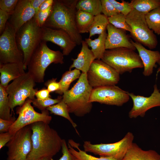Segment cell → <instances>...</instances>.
Here are the masks:
<instances>
[{
  "mask_svg": "<svg viewBox=\"0 0 160 160\" xmlns=\"http://www.w3.org/2000/svg\"><path fill=\"white\" fill-rule=\"evenodd\" d=\"M32 148L27 160L52 158L62 149L63 139L48 124L40 121L30 125Z\"/></svg>",
  "mask_w": 160,
  "mask_h": 160,
  "instance_id": "cell-1",
  "label": "cell"
},
{
  "mask_svg": "<svg viewBox=\"0 0 160 160\" xmlns=\"http://www.w3.org/2000/svg\"><path fill=\"white\" fill-rule=\"evenodd\" d=\"M78 1L54 0L51 13L44 26L64 31L77 45H80L83 40L76 21V5Z\"/></svg>",
  "mask_w": 160,
  "mask_h": 160,
  "instance_id": "cell-2",
  "label": "cell"
},
{
  "mask_svg": "<svg viewBox=\"0 0 160 160\" xmlns=\"http://www.w3.org/2000/svg\"><path fill=\"white\" fill-rule=\"evenodd\" d=\"M93 89L88 83L87 73H81L76 83L62 96L70 113L82 117L90 112L92 104L89 99Z\"/></svg>",
  "mask_w": 160,
  "mask_h": 160,
  "instance_id": "cell-3",
  "label": "cell"
},
{
  "mask_svg": "<svg viewBox=\"0 0 160 160\" xmlns=\"http://www.w3.org/2000/svg\"><path fill=\"white\" fill-rule=\"evenodd\" d=\"M64 56L62 52L51 49L46 42L41 41L30 58L27 65L28 72L36 83H43L47 67L52 63H63Z\"/></svg>",
  "mask_w": 160,
  "mask_h": 160,
  "instance_id": "cell-4",
  "label": "cell"
},
{
  "mask_svg": "<svg viewBox=\"0 0 160 160\" xmlns=\"http://www.w3.org/2000/svg\"><path fill=\"white\" fill-rule=\"evenodd\" d=\"M101 60L114 69L119 74L131 73L143 65L139 55L132 49L119 48L106 49Z\"/></svg>",
  "mask_w": 160,
  "mask_h": 160,
  "instance_id": "cell-5",
  "label": "cell"
},
{
  "mask_svg": "<svg viewBox=\"0 0 160 160\" xmlns=\"http://www.w3.org/2000/svg\"><path fill=\"white\" fill-rule=\"evenodd\" d=\"M42 28L34 17L24 24L16 32V39L19 49L23 53L25 70L30 58L41 41Z\"/></svg>",
  "mask_w": 160,
  "mask_h": 160,
  "instance_id": "cell-6",
  "label": "cell"
},
{
  "mask_svg": "<svg viewBox=\"0 0 160 160\" xmlns=\"http://www.w3.org/2000/svg\"><path fill=\"white\" fill-rule=\"evenodd\" d=\"M36 82L27 72L13 80L6 88L11 111L16 106H21L28 98L34 99L37 90L34 89Z\"/></svg>",
  "mask_w": 160,
  "mask_h": 160,
  "instance_id": "cell-7",
  "label": "cell"
},
{
  "mask_svg": "<svg viewBox=\"0 0 160 160\" xmlns=\"http://www.w3.org/2000/svg\"><path fill=\"white\" fill-rule=\"evenodd\" d=\"M145 15L132 9L126 16V21L131 29V36L135 42L153 49L157 47V39L153 31L148 26Z\"/></svg>",
  "mask_w": 160,
  "mask_h": 160,
  "instance_id": "cell-8",
  "label": "cell"
},
{
  "mask_svg": "<svg viewBox=\"0 0 160 160\" xmlns=\"http://www.w3.org/2000/svg\"><path fill=\"white\" fill-rule=\"evenodd\" d=\"M134 136L128 132L120 140L111 143L92 144L90 141L84 142L83 148L86 152L92 153L101 157H112L121 160L132 144Z\"/></svg>",
  "mask_w": 160,
  "mask_h": 160,
  "instance_id": "cell-9",
  "label": "cell"
},
{
  "mask_svg": "<svg viewBox=\"0 0 160 160\" xmlns=\"http://www.w3.org/2000/svg\"><path fill=\"white\" fill-rule=\"evenodd\" d=\"M32 131L30 125L17 132L6 145L7 160H27L32 148Z\"/></svg>",
  "mask_w": 160,
  "mask_h": 160,
  "instance_id": "cell-10",
  "label": "cell"
},
{
  "mask_svg": "<svg viewBox=\"0 0 160 160\" xmlns=\"http://www.w3.org/2000/svg\"><path fill=\"white\" fill-rule=\"evenodd\" d=\"M16 34L15 29L7 22L0 36V64L23 63V54L17 46Z\"/></svg>",
  "mask_w": 160,
  "mask_h": 160,
  "instance_id": "cell-11",
  "label": "cell"
},
{
  "mask_svg": "<svg viewBox=\"0 0 160 160\" xmlns=\"http://www.w3.org/2000/svg\"><path fill=\"white\" fill-rule=\"evenodd\" d=\"M32 100L28 98L21 106L16 108V113L18 117L10 127L9 132L13 135L21 129L33 123L43 122L49 124L52 119L47 109L39 113L32 106Z\"/></svg>",
  "mask_w": 160,
  "mask_h": 160,
  "instance_id": "cell-12",
  "label": "cell"
},
{
  "mask_svg": "<svg viewBox=\"0 0 160 160\" xmlns=\"http://www.w3.org/2000/svg\"><path fill=\"white\" fill-rule=\"evenodd\" d=\"M120 74L101 60H95L87 73L89 85L93 88L116 85L120 79Z\"/></svg>",
  "mask_w": 160,
  "mask_h": 160,
  "instance_id": "cell-13",
  "label": "cell"
},
{
  "mask_svg": "<svg viewBox=\"0 0 160 160\" xmlns=\"http://www.w3.org/2000/svg\"><path fill=\"white\" fill-rule=\"evenodd\" d=\"M128 92L116 85L94 88L92 90L89 102L121 106L129 101Z\"/></svg>",
  "mask_w": 160,
  "mask_h": 160,
  "instance_id": "cell-14",
  "label": "cell"
},
{
  "mask_svg": "<svg viewBox=\"0 0 160 160\" xmlns=\"http://www.w3.org/2000/svg\"><path fill=\"white\" fill-rule=\"evenodd\" d=\"M128 94L133 103V107L129 113L130 118L143 117L148 110L153 107H160V92L156 84L154 86L153 92L148 97L136 95L132 93L128 92Z\"/></svg>",
  "mask_w": 160,
  "mask_h": 160,
  "instance_id": "cell-15",
  "label": "cell"
},
{
  "mask_svg": "<svg viewBox=\"0 0 160 160\" xmlns=\"http://www.w3.org/2000/svg\"><path fill=\"white\" fill-rule=\"evenodd\" d=\"M41 41H49L60 47L64 55H68L77 44L64 31L43 26L41 27Z\"/></svg>",
  "mask_w": 160,
  "mask_h": 160,
  "instance_id": "cell-16",
  "label": "cell"
},
{
  "mask_svg": "<svg viewBox=\"0 0 160 160\" xmlns=\"http://www.w3.org/2000/svg\"><path fill=\"white\" fill-rule=\"evenodd\" d=\"M106 30L107 35L106 39V49L119 48H126L135 50L136 48L131 42L126 31L117 28L109 23Z\"/></svg>",
  "mask_w": 160,
  "mask_h": 160,
  "instance_id": "cell-17",
  "label": "cell"
},
{
  "mask_svg": "<svg viewBox=\"0 0 160 160\" xmlns=\"http://www.w3.org/2000/svg\"><path fill=\"white\" fill-rule=\"evenodd\" d=\"M35 13L30 0H18L9 22L16 32L24 24L33 18Z\"/></svg>",
  "mask_w": 160,
  "mask_h": 160,
  "instance_id": "cell-18",
  "label": "cell"
},
{
  "mask_svg": "<svg viewBox=\"0 0 160 160\" xmlns=\"http://www.w3.org/2000/svg\"><path fill=\"white\" fill-rule=\"evenodd\" d=\"M131 41L137 50L142 62L144 68L143 74L145 76H150L156 66V63L160 59V52L158 51L148 49L140 43Z\"/></svg>",
  "mask_w": 160,
  "mask_h": 160,
  "instance_id": "cell-19",
  "label": "cell"
},
{
  "mask_svg": "<svg viewBox=\"0 0 160 160\" xmlns=\"http://www.w3.org/2000/svg\"><path fill=\"white\" fill-rule=\"evenodd\" d=\"M82 47L77 58L73 59V63L69 68V70L73 68L81 71L82 73H87L93 61L95 60V56L85 41L81 42Z\"/></svg>",
  "mask_w": 160,
  "mask_h": 160,
  "instance_id": "cell-20",
  "label": "cell"
},
{
  "mask_svg": "<svg viewBox=\"0 0 160 160\" xmlns=\"http://www.w3.org/2000/svg\"><path fill=\"white\" fill-rule=\"evenodd\" d=\"M24 70L23 63L0 64V84L6 87L10 81L24 74Z\"/></svg>",
  "mask_w": 160,
  "mask_h": 160,
  "instance_id": "cell-21",
  "label": "cell"
},
{
  "mask_svg": "<svg viewBox=\"0 0 160 160\" xmlns=\"http://www.w3.org/2000/svg\"><path fill=\"white\" fill-rule=\"evenodd\" d=\"M121 160H160V155L153 150H143L133 143Z\"/></svg>",
  "mask_w": 160,
  "mask_h": 160,
  "instance_id": "cell-22",
  "label": "cell"
},
{
  "mask_svg": "<svg viewBox=\"0 0 160 160\" xmlns=\"http://www.w3.org/2000/svg\"><path fill=\"white\" fill-rule=\"evenodd\" d=\"M68 145L69 150L73 156L74 160H117L112 157H97L89 154L80 149L79 143H76L72 139L68 140Z\"/></svg>",
  "mask_w": 160,
  "mask_h": 160,
  "instance_id": "cell-23",
  "label": "cell"
},
{
  "mask_svg": "<svg viewBox=\"0 0 160 160\" xmlns=\"http://www.w3.org/2000/svg\"><path fill=\"white\" fill-rule=\"evenodd\" d=\"M107 35L106 30L99 35L98 37L93 40L89 38H86L85 41L93 53L95 59L101 60L106 50L105 43Z\"/></svg>",
  "mask_w": 160,
  "mask_h": 160,
  "instance_id": "cell-24",
  "label": "cell"
},
{
  "mask_svg": "<svg viewBox=\"0 0 160 160\" xmlns=\"http://www.w3.org/2000/svg\"><path fill=\"white\" fill-rule=\"evenodd\" d=\"M129 4L132 9L145 15L160 7V0H132Z\"/></svg>",
  "mask_w": 160,
  "mask_h": 160,
  "instance_id": "cell-25",
  "label": "cell"
},
{
  "mask_svg": "<svg viewBox=\"0 0 160 160\" xmlns=\"http://www.w3.org/2000/svg\"><path fill=\"white\" fill-rule=\"evenodd\" d=\"M94 16L80 10H77L76 21L77 29L80 34L89 32L94 19Z\"/></svg>",
  "mask_w": 160,
  "mask_h": 160,
  "instance_id": "cell-26",
  "label": "cell"
},
{
  "mask_svg": "<svg viewBox=\"0 0 160 160\" xmlns=\"http://www.w3.org/2000/svg\"><path fill=\"white\" fill-rule=\"evenodd\" d=\"M77 10H80L95 16L102 12L101 0H78L76 5Z\"/></svg>",
  "mask_w": 160,
  "mask_h": 160,
  "instance_id": "cell-27",
  "label": "cell"
},
{
  "mask_svg": "<svg viewBox=\"0 0 160 160\" xmlns=\"http://www.w3.org/2000/svg\"><path fill=\"white\" fill-rule=\"evenodd\" d=\"M81 74L80 71L76 68L65 72L59 81L60 88L55 93L60 95L63 94L65 92L68 90L71 83L76 79H79Z\"/></svg>",
  "mask_w": 160,
  "mask_h": 160,
  "instance_id": "cell-28",
  "label": "cell"
},
{
  "mask_svg": "<svg viewBox=\"0 0 160 160\" xmlns=\"http://www.w3.org/2000/svg\"><path fill=\"white\" fill-rule=\"evenodd\" d=\"M109 23L108 18L103 14H100L95 16L89 30V38L96 34H102L106 30Z\"/></svg>",
  "mask_w": 160,
  "mask_h": 160,
  "instance_id": "cell-29",
  "label": "cell"
},
{
  "mask_svg": "<svg viewBox=\"0 0 160 160\" xmlns=\"http://www.w3.org/2000/svg\"><path fill=\"white\" fill-rule=\"evenodd\" d=\"M47 109L51 113L61 116L67 119L75 129L77 134L79 135L78 132L76 129L77 125L70 116L68 106L63 99L59 103L49 106L47 108Z\"/></svg>",
  "mask_w": 160,
  "mask_h": 160,
  "instance_id": "cell-30",
  "label": "cell"
},
{
  "mask_svg": "<svg viewBox=\"0 0 160 160\" xmlns=\"http://www.w3.org/2000/svg\"><path fill=\"white\" fill-rule=\"evenodd\" d=\"M6 88L0 84V118L9 120L13 116L10 113L11 109Z\"/></svg>",
  "mask_w": 160,
  "mask_h": 160,
  "instance_id": "cell-31",
  "label": "cell"
},
{
  "mask_svg": "<svg viewBox=\"0 0 160 160\" xmlns=\"http://www.w3.org/2000/svg\"><path fill=\"white\" fill-rule=\"evenodd\" d=\"M145 17L149 28L157 35H160V7L147 13Z\"/></svg>",
  "mask_w": 160,
  "mask_h": 160,
  "instance_id": "cell-32",
  "label": "cell"
},
{
  "mask_svg": "<svg viewBox=\"0 0 160 160\" xmlns=\"http://www.w3.org/2000/svg\"><path fill=\"white\" fill-rule=\"evenodd\" d=\"M108 18L109 23L115 27L131 32V29L126 21V16L123 14L119 13Z\"/></svg>",
  "mask_w": 160,
  "mask_h": 160,
  "instance_id": "cell-33",
  "label": "cell"
},
{
  "mask_svg": "<svg viewBox=\"0 0 160 160\" xmlns=\"http://www.w3.org/2000/svg\"><path fill=\"white\" fill-rule=\"evenodd\" d=\"M62 99L63 97L61 96H59L57 98L55 99H53L51 97L44 100H39L35 98L31 100L32 103L34 107L41 111L46 110L49 106L59 103Z\"/></svg>",
  "mask_w": 160,
  "mask_h": 160,
  "instance_id": "cell-34",
  "label": "cell"
},
{
  "mask_svg": "<svg viewBox=\"0 0 160 160\" xmlns=\"http://www.w3.org/2000/svg\"><path fill=\"white\" fill-rule=\"evenodd\" d=\"M102 12L108 18L119 13L109 0H101Z\"/></svg>",
  "mask_w": 160,
  "mask_h": 160,
  "instance_id": "cell-35",
  "label": "cell"
},
{
  "mask_svg": "<svg viewBox=\"0 0 160 160\" xmlns=\"http://www.w3.org/2000/svg\"><path fill=\"white\" fill-rule=\"evenodd\" d=\"M116 9L120 13L127 16L132 10L129 3L124 0L119 2L115 0H109Z\"/></svg>",
  "mask_w": 160,
  "mask_h": 160,
  "instance_id": "cell-36",
  "label": "cell"
},
{
  "mask_svg": "<svg viewBox=\"0 0 160 160\" xmlns=\"http://www.w3.org/2000/svg\"><path fill=\"white\" fill-rule=\"evenodd\" d=\"M52 8V6L45 10L39 11L35 14L34 18L40 27H42L44 26L45 23L51 13Z\"/></svg>",
  "mask_w": 160,
  "mask_h": 160,
  "instance_id": "cell-37",
  "label": "cell"
},
{
  "mask_svg": "<svg viewBox=\"0 0 160 160\" xmlns=\"http://www.w3.org/2000/svg\"><path fill=\"white\" fill-rule=\"evenodd\" d=\"M18 0H0V9L11 15L13 13Z\"/></svg>",
  "mask_w": 160,
  "mask_h": 160,
  "instance_id": "cell-38",
  "label": "cell"
},
{
  "mask_svg": "<svg viewBox=\"0 0 160 160\" xmlns=\"http://www.w3.org/2000/svg\"><path fill=\"white\" fill-rule=\"evenodd\" d=\"M61 149L62 156L57 160H74V157L70 152L64 139H63Z\"/></svg>",
  "mask_w": 160,
  "mask_h": 160,
  "instance_id": "cell-39",
  "label": "cell"
},
{
  "mask_svg": "<svg viewBox=\"0 0 160 160\" xmlns=\"http://www.w3.org/2000/svg\"><path fill=\"white\" fill-rule=\"evenodd\" d=\"M16 119L14 116L9 120H5L0 118V133L8 132L10 127Z\"/></svg>",
  "mask_w": 160,
  "mask_h": 160,
  "instance_id": "cell-40",
  "label": "cell"
},
{
  "mask_svg": "<svg viewBox=\"0 0 160 160\" xmlns=\"http://www.w3.org/2000/svg\"><path fill=\"white\" fill-rule=\"evenodd\" d=\"M56 78H53L46 81L44 85L47 88V89L50 92H56L60 88V84L59 82L56 81Z\"/></svg>",
  "mask_w": 160,
  "mask_h": 160,
  "instance_id": "cell-41",
  "label": "cell"
},
{
  "mask_svg": "<svg viewBox=\"0 0 160 160\" xmlns=\"http://www.w3.org/2000/svg\"><path fill=\"white\" fill-rule=\"evenodd\" d=\"M11 15L7 12L0 9V33L4 31L7 20Z\"/></svg>",
  "mask_w": 160,
  "mask_h": 160,
  "instance_id": "cell-42",
  "label": "cell"
},
{
  "mask_svg": "<svg viewBox=\"0 0 160 160\" xmlns=\"http://www.w3.org/2000/svg\"><path fill=\"white\" fill-rule=\"evenodd\" d=\"M13 135L9 132L0 134V149H1L10 141Z\"/></svg>",
  "mask_w": 160,
  "mask_h": 160,
  "instance_id": "cell-43",
  "label": "cell"
},
{
  "mask_svg": "<svg viewBox=\"0 0 160 160\" xmlns=\"http://www.w3.org/2000/svg\"><path fill=\"white\" fill-rule=\"evenodd\" d=\"M50 92L47 89L43 88L40 90H37L35 94L36 98L39 100H44L51 97Z\"/></svg>",
  "mask_w": 160,
  "mask_h": 160,
  "instance_id": "cell-44",
  "label": "cell"
},
{
  "mask_svg": "<svg viewBox=\"0 0 160 160\" xmlns=\"http://www.w3.org/2000/svg\"><path fill=\"white\" fill-rule=\"evenodd\" d=\"M54 0H45L40 6L39 11H43L47 10L50 7L52 6Z\"/></svg>",
  "mask_w": 160,
  "mask_h": 160,
  "instance_id": "cell-45",
  "label": "cell"
},
{
  "mask_svg": "<svg viewBox=\"0 0 160 160\" xmlns=\"http://www.w3.org/2000/svg\"><path fill=\"white\" fill-rule=\"evenodd\" d=\"M44 1L45 0H30L31 4L35 10L36 13L39 11L40 6Z\"/></svg>",
  "mask_w": 160,
  "mask_h": 160,
  "instance_id": "cell-46",
  "label": "cell"
},
{
  "mask_svg": "<svg viewBox=\"0 0 160 160\" xmlns=\"http://www.w3.org/2000/svg\"><path fill=\"white\" fill-rule=\"evenodd\" d=\"M34 160H53L52 158H44Z\"/></svg>",
  "mask_w": 160,
  "mask_h": 160,
  "instance_id": "cell-47",
  "label": "cell"
},
{
  "mask_svg": "<svg viewBox=\"0 0 160 160\" xmlns=\"http://www.w3.org/2000/svg\"><path fill=\"white\" fill-rule=\"evenodd\" d=\"M159 65V67L158 68L157 71V74L159 72H160V59L159 60L157 63Z\"/></svg>",
  "mask_w": 160,
  "mask_h": 160,
  "instance_id": "cell-48",
  "label": "cell"
}]
</instances>
